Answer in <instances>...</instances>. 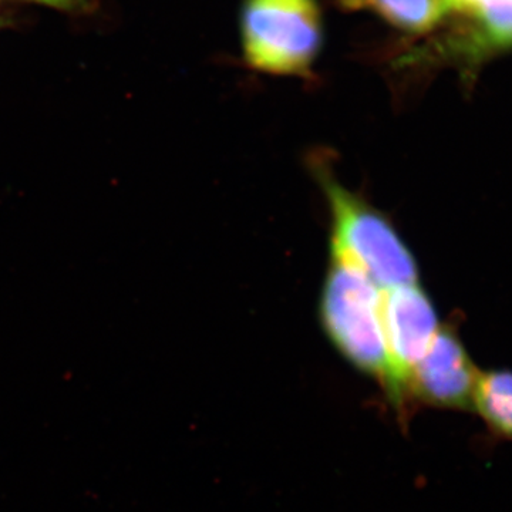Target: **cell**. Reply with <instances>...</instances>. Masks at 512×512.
Masks as SVG:
<instances>
[{
    "label": "cell",
    "instance_id": "7a4b0ae2",
    "mask_svg": "<svg viewBox=\"0 0 512 512\" xmlns=\"http://www.w3.org/2000/svg\"><path fill=\"white\" fill-rule=\"evenodd\" d=\"M315 171L332 215L330 255L355 265L382 291L417 284L416 259L389 218L340 185L328 168L318 164Z\"/></svg>",
    "mask_w": 512,
    "mask_h": 512
},
{
    "label": "cell",
    "instance_id": "8992f818",
    "mask_svg": "<svg viewBox=\"0 0 512 512\" xmlns=\"http://www.w3.org/2000/svg\"><path fill=\"white\" fill-rule=\"evenodd\" d=\"M349 12L376 16L404 35L421 36L431 32L451 13L448 0H338Z\"/></svg>",
    "mask_w": 512,
    "mask_h": 512
},
{
    "label": "cell",
    "instance_id": "6da1fadb",
    "mask_svg": "<svg viewBox=\"0 0 512 512\" xmlns=\"http://www.w3.org/2000/svg\"><path fill=\"white\" fill-rule=\"evenodd\" d=\"M382 289L355 265L330 255L319 316L332 345L350 365L373 377L389 399L392 370L382 323Z\"/></svg>",
    "mask_w": 512,
    "mask_h": 512
},
{
    "label": "cell",
    "instance_id": "5b68a950",
    "mask_svg": "<svg viewBox=\"0 0 512 512\" xmlns=\"http://www.w3.org/2000/svg\"><path fill=\"white\" fill-rule=\"evenodd\" d=\"M478 376L480 369L456 329L441 325L430 348L410 373L407 402L471 412Z\"/></svg>",
    "mask_w": 512,
    "mask_h": 512
},
{
    "label": "cell",
    "instance_id": "30bf717a",
    "mask_svg": "<svg viewBox=\"0 0 512 512\" xmlns=\"http://www.w3.org/2000/svg\"><path fill=\"white\" fill-rule=\"evenodd\" d=\"M33 2H39L42 5L62 10H79L86 3L84 0H33Z\"/></svg>",
    "mask_w": 512,
    "mask_h": 512
},
{
    "label": "cell",
    "instance_id": "3957f363",
    "mask_svg": "<svg viewBox=\"0 0 512 512\" xmlns=\"http://www.w3.org/2000/svg\"><path fill=\"white\" fill-rule=\"evenodd\" d=\"M239 36L256 72L308 77L325 42L322 10L316 0H244Z\"/></svg>",
    "mask_w": 512,
    "mask_h": 512
},
{
    "label": "cell",
    "instance_id": "277c9868",
    "mask_svg": "<svg viewBox=\"0 0 512 512\" xmlns=\"http://www.w3.org/2000/svg\"><path fill=\"white\" fill-rule=\"evenodd\" d=\"M380 311L392 370L389 400L404 410L410 373L439 332V316L419 282L384 289Z\"/></svg>",
    "mask_w": 512,
    "mask_h": 512
},
{
    "label": "cell",
    "instance_id": "ba28073f",
    "mask_svg": "<svg viewBox=\"0 0 512 512\" xmlns=\"http://www.w3.org/2000/svg\"><path fill=\"white\" fill-rule=\"evenodd\" d=\"M474 49L512 46V0H488L471 13Z\"/></svg>",
    "mask_w": 512,
    "mask_h": 512
},
{
    "label": "cell",
    "instance_id": "9c48e42d",
    "mask_svg": "<svg viewBox=\"0 0 512 512\" xmlns=\"http://www.w3.org/2000/svg\"><path fill=\"white\" fill-rule=\"evenodd\" d=\"M488 0H448L450 3L451 13H463L470 16L477 8Z\"/></svg>",
    "mask_w": 512,
    "mask_h": 512
},
{
    "label": "cell",
    "instance_id": "52a82bcc",
    "mask_svg": "<svg viewBox=\"0 0 512 512\" xmlns=\"http://www.w3.org/2000/svg\"><path fill=\"white\" fill-rule=\"evenodd\" d=\"M471 412L495 440L512 443V370H480Z\"/></svg>",
    "mask_w": 512,
    "mask_h": 512
}]
</instances>
